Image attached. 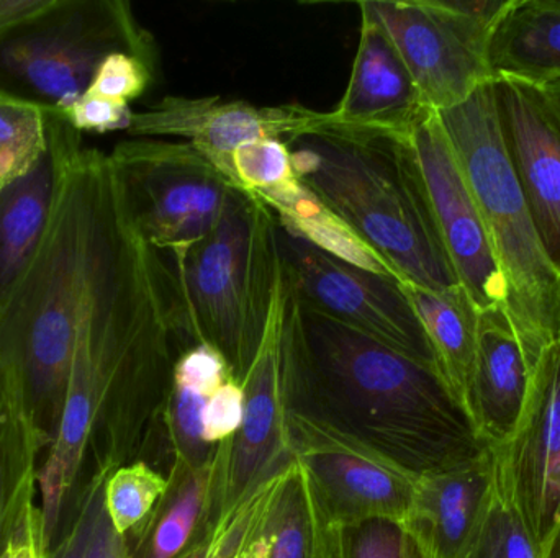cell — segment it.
I'll use <instances>...</instances> for the list:
<instances>
[{"label": "cell", "mask_w": 560, "mask_h": 558, "mask_svg": "<svg viewBox=\"0 0 560 558\" xmlns=\"http://www.w3.org/2000/svg\"><path fill=\"white\" fill-rule=\"evenodd\" d=\"M192 344L170 264L141 235L124 187L85 294L58 432L36 475L51 546L89 448L108 464L140 458Z\"/></svg>", "instance_id": "obj_1"}, {"label": "cell", "mask_w": 560, "mask_h": 558, "mask_svg": "<svg viewBox=\"0 0 560 558\" xmlns=\"http://www.w3.org/2000/svg\"><path fill=\"white\" fill-rule=\"evenodd\" d=\"M279 292L289 409L415 478L463 467L492 451L436 367L305 307L283 259Z\"/></svg>", "instance_id": "obj_2"}, {"label": "cell", "mask_w": 560, "mask_h": 558, "mask_svg": "<svg viewBox=\"0 0 560 558\" xmlns=\"http://www.w3.org/2000/svg\"><path fill=\"white\" fill-rule=\"evenodd\" d=\"M121 189L110 154L84 147L45 242L0 308V376L19 390L46 451L61 422L85 294Z\"/></svg>", "instance_id": "obj_3"}, {"label": "cell", "mask_w": 560, "mask_h": 558, "mask_svg": "<svg viewBox=\"0 0 560 558\" xmlns=\"http://www.w3.org/2000/svg\"><path fill=\"white\" fill-rule=\"evenodd\" d=\"M300 182L397 275L433 292L459 287L410 138L329 130L289 144Z\"/></svg>", "instance_id": "obj_4"}, {"label": "cell", "mask_w": 560, "mask_h": 558, "mask_svg": "<svg viewBox=\"0 0 560 558\" xmlns=\"http://www.w3.org/2000/svg\"><path fill=\"white\" fill-rule=\"evenodd\" d=\"M164 258L189 336L215 349L232 379L243 383L261 347L278 288L275 213L258 197L238 190L212 233Z\"/></svg>", "instance_id": "obj_5"}, {"label": "cell", "mask_w": 560, "mask_h": 558, "mask_svg": "<svg viewBox=\"0 0 560 558\" xmlns=\"http://www.w3.org/2000/svg\"><path fill=\"white\" fill-rule=\"evenodd\" d=\"M438 115L479 205L506 285L505 313L533 372L560 337V275L503 150L492 82Z\"/></svg>", "instance_id": "obj_6"}, {"label": "cell", "mask_w": 560, "mask_h": 558, "mask_svg": "<svg viewBox=\"0 0 560 558\" xmlns=\"http://www.w3.org/2000/svg\"><path fill=\"white\" fill-rule=\"evenodd\" d=\"M114 52L158 68L153 36L125 0H49L0 35V97L61 114L85 94Z\"/></svg>", "instance_id": "obj_7"}, {"label": "cell", "mask_w": 560, "mask_h": 558, "mask_svg": "<svg viewBox=\"0 0 560 558\" xmlns=\"http://www.w3.org/2000/svg\"><path fill=\"white\" fill-rule=\"evenodd\" d=\"M515 0H371L361 15L388 36L423 98L450 110L492 82L490 39Z\"/></svg>", "instance_id": "obj_8"}, {"label": "cell", "mask_w": 560, "mask_h": 558, "mask_svg": "<svg viewBox=\"0 0 560 558\" xmlns=\"http://www.w3.org/2000/svg\"><path fill=\"white\" fill-rule=\"evenodd\" d=\"M110 159L141 235L164 256L179 254L202 241L238 192L186 141H120Z\"/></svg>", "instance_id": "obj_9"}, {"label": "cell", "mask_w": 560, "mask_h": 558, "mask_svg": "<svg viewBox=\"0 0 560 558\" xmlns=\"http://www.w3.org/2000/svg\"><path fill=\"white\" fill-rule=\"evenodd\" d=\"M242 385L245 416L236 435L217 448L209 513L197 544L230 520L295 459L287 403L285 331L279 281L261 347Z\"/></svg>", "instance_id": "obj_10"}, {"label": "cell", "mask_w": 560, "mask_h": 558, "mask_svg": "<svg viewBox=\"0 0 560 558\" xmlns=\"http://www.w3.org/2000/svg\"><path fill=\"white\" fill-rule=\"evenodd\" d=\"M279 246L305 307L440 370L400 281L339 261L280 228Z\"/></svg>", "instance_id": "obj_11"}, {"label": "cell", "mask_w": 560, "mask_h": 558, "mask_svg": "<svg viewBox=\"0 0 560 558\" xmlns=\"http://www.w3.org/2000/svg\"><path fill=\"white\" fill-rule=\"evenodd\" d=\"M293 455L332 527L410 517L417 478L371 449L289 409Z\"/></svg>", "instance_id": "obj_12"}, {"label": "cell", "mask_w": 560, "mask_h": 558, "mask_svg": "<svg viewBox=\"0 0 560 558\" xmlns=\"http://www.w3.org/2000/svg\"><path fill=\"white\" fill-rule=\"evenodd\" d=\"M335 128L331 111H316L302 105L258 107L245 100L167 95L147 110L133 111L127 133L135 138L186 141L238 189L232 164L238 147L259 140L290 144Z\"/></svg>", "instance_id": "obj_13"}, {"label": "cell", "mask_w": 560, "mask_h": 558, "mask_svg": "<svg viewBox=\"0 0 560 558\" xmlns=\"http://www.w3.org/2000/svg\"><path fill=\"white\" fill-rule=\"evenodd\" d=\"M492 452L497 485L545 553L560 523V340L533 369L515 431Z\"/></svg>", "instance_id": "obj_14"}, {"label": "cell", "mask_w": 560, "mask_h": 558, "mask_svg": "<svg viewBox=\"0 0 560 558\" xmlns=\"http://www.w3.org/2000/svg\"><path fill=\"white\" fill-rule=\"evenodd\" d=\"M332 531L296 459L183 558H335Z\"/></svg>", "instance_id": "obj_15"}, {"label": "cell", "mask_w": 560, "mask_h": 558, "mask_svg": "<svg viewBox=\"0 0 560 558\" xmlns=\"http://www.w3.org/2000/svg\"><path fill=\"white\" fill-rule=\"evenodd\" d=\"M411 141L460 285L479 311L505 310V281L497 264L476 197L438 111H430L418 124Z\"/></svg>", "instance_id": "obj_16"}, {"label": "cell", "mask_w": 560, "mask_h": 558, "mask_svg": "<svg viewBox=\"0 0 560 558\" xmlns=\"http://www.w3.org/2000/svg\"><path fill=\"white\" fill-rule=\"evenodd\" d=\"M503 150L549 261L560 275V121L541 88L493 79Z\"/></svg>", "instance_id": "obj_17"}, {"label": "cell", "mask_w": 560, "mask_h": 558, "mask_svg": "<svg viewBox=\"0 0 560 558\" xmlns=\"http://www.w3.org/2000/svg\"><path fill=\"white\" fill-rule=\"evenodd\" d=\"M46 150L25 176L0 190V308L28 271L51 228L82 136L59 114H46Z\"/></svg>", "instance_id": "obj_18"}, {"label": "cell", "mask_w": 560, "mask_h": 558, "mask_svg": "<svg viewBox=\"0 0 560 558\" xmlns=\"http://www.w3.org/2000/svg\"><path fill=\"white\" fill-rule=\"evenodd\" d=\"M430 111L388 36L361 15L351 75L331 110L335 130L410 138Z\"/></svg>", "instance_id": "obj_19"}, {"label": "cell", "mask_w": 560, "mask_h": 558, "mask_svg": "<svg viewBox=\"0 0 560 558\" xmlns=\"http://www.w3.org/2000/svg\"><path fill=\"white\" fill-rule=\"evenodd\" d=\"M497 491L493 452L463 467L417 478L405 521L434 558H464Z\"/></svg>", "instance_id": "obj_20"}, {"label": "cell", "mask_w": 560, "mask_h": 558, "mask_svg": "<svg viewBox=\"0 0 560 558\" xmlns=\"http://www.w3.org/2000/svg\"><path fill=\"white\" fill-rule=\"evenodd\" d=\"M532 372L503 308L480 311L466 409L490 448L509 441L528 399Z\"/></svg>", "instance_id": "obj_21"}, {"label": "cell", "mask_w": 560, "mask_h": 558, "mask_svg": "<svg viewBox=\"0 0 560 558\" xmlns=\"http://www.w3.org/2000/svg\"><path fill=\"white\" fill-rule=\"evenodd\" d=\"M493 79L542 87L560 79V5L556 0H515L490 39Z\"/></svg>", "instance_id": "obj_22"}, {"label": "cell", "mask_w": 560, "mask_h": 558, "mask_svg": "<svg viewBox=\"0 0 560 558\" xmlns=\"http://www.w3.org/2000/svg\"><path fill=\"white\" fill-rule=\"evenodd\" d=\"M215 459V458H213ZM213 461L192 468L173 462L167 490L148 520L127 536L131 558H183L199 541L209 513Z\"/></svg>", "instance_id": "obj_23"}, {"label": "cell", "mask_w": 560, "mask_h": 558, "mask_svg": "<svg viewBox=\"0 0 560 558\" xmlns=\"http://www.w3.org/2000/svg\"><path fill=\"white\" fill-rule=\"evenodd\" d=\"M400 285L427 331L441 376L466 408L476 363L479 308L463 285L444 292L428 290L404 281Z\"/></svg>", "instance_id": "obj_24"}, {"label": "cell", "mask_w": 560, "mask_h": 558, "mask_svg": "<svg viewBox=\"0 0 560 558\" xmlns=\"http://www.w3.org/2000/svg\"><path fill=\"white\" fill-rule=\"evenodd\" d=\"M46 452L19 390L0 376V556L23 511L36 500L38 458Z\"/></svg>", "instance_id": "obj_25"}, {"label": "cell", "mask_w": 560, "mask_h": 558, "mask_svg": "<svg viewBox=\"0 0 560 558\" xmlns=\"http://www.w3.org/2000/svg\"><path fill=\"white\" fill-rule=\"evenodd\" d=\"M275 213L279 228L318 248L319 251L372 274L397 278L387 262L362 241L300 179L278 192L255 195ZM398 281V278H397Z\"/></svg>", "instance_id": "obj_26"}, {"label": "cell", "mask_w": 560, "mask_h": 558, "mask_svg": "<svg viewBox=\"0 0 560 558\" xmlns=\"http://www.w3.org/2000/svg\"><path fill=\"white\" fill-rule=\"evenodd\" d=\"M167 475L147 461L115 468L104 485V508L114 530L130 536L150 517L167 490Z\"/></svg>", "instance_id": "obj_27"}, {"label": "cell", "mask_w": 560, "mask_h": 558, "mask_svg": "<svg viewBox=\"0 0 560 558\" xmlns=\"http://www.w3.org/2000/svg\"><path fill=\"white\" fill-rule=\"evenodd\" d=\"M46 141V111L0 97V190L36 166Z\"/></svg>", "instance_id": "obj_28"}, {"label": "cell", "mask_w": 560, "mask_h": 558, "mask_svg": "<svg viewBox=\"0 0 560 558\" xmlns=\"http://www.w3.org/2000/svg\"><path fill=\"white\" fill-rule=\"evenodd\" d=\"M335 558H434L401 521L371 520L336 526Z\"/></svg>", "instance_id": "obj_29"}, {"label": "cell", "mask_w": 560, "mask_h": 558, "mask_svg": "<svg viewBox=\"0 0 560 558\" xmlns=\"http://www.w3.org/2000/svg\"><path fill=\"white\" fill-rule=\"evenodd\" d=\"M236 186L252 195L278 192L299 180L292 151L280 140H259L238 147L232 157Z\"/></svg>", "instance_id": "obj_30"}, {"label": "cell", "mask_w": 560, "mask_h": 558, "mask_svg": "<svg viewBox=\"0 0 560 558\" xmlns=\"http://www.w3.org/2000/svg\"><path fill=\"white\" fill-rule=\"evenodd\" d=\"M464 558H542L541 550L499 485L492 507Z\"/></svg>", "instance_id": "obj_31"}, {"label": "cell", "mask_w": 560, "mask_h": 558, "mask_svg": "<svg viewBox=\"0 0 560 558\" xmlns=\"http://www.w3.org/2000/svg\"><path fill=\"white\" fill-rule=\"evenodd\" d=\"M108 475L95 474L79 488L74 510L65 534H59L48 558H91L95 527L104 508V485Z\"/></svg>", "instance_id": "obj_32"}, {"label": "cell", "mask_w": 560, "mask_h": 558, "mask_svg": "<svg viewBox=\"0 0 560 558\" xmlns=\"http://www.w3.org/2000/svg\"><path fill=\"white\" fill-rule=\"evenodd\" d=\"M156 69L138 56L114 52L98 66L88 92L130 105L150 87Z\"/></svg>", "instance_id": "obj_33"}, {"label": "cell", "mask_w": 560, "mask_h": 558, "mask_svg": "<svg viewBox=\"0 0 560 558\" xmlns=\"http://www.w3.org/2000/svg\"><path fill=\"white\" fill-rule=\"evenodd\" d=\"M59 115L81 134H104L110 131H128L133 110L130 105L85 92Z\"/></svg>", "instance_id": "obj_34"}, {"label": "cell", "mask_w": 560, "mask_h": 558, "mask_svg": "<svg viewBox=\"0 0 560 558\" xmlns=\"http://www.w3.org/2000/svg\"><path fill=\"white\" fill-rule=\"evenodd\" d=\"M245 416V390L235 379H229L207 402L202 413L203 441L223 444L238 431Z\"/></svg>", "instance_id": "obj_35"}, {"label": "cell", "mask_w": 560, "mask_h": 558, "mask_svg": "<svg viewBox=\"0 0 560 558\" xmlns=\"http://www.w3.org/2000/svg\"><path fill=\"white\" fill-rule=\"evenodd\" d=\"M49 549L42 508L36 500L30 501L0 558H48Z\"/></svg>", "instance_id": "obj_36"}, {"label": "cell", "mask_w": 560, "mask_h": 558, "mask_svg": "<svg viewBox=\"0 0 560 558\" xmlns=\"http://www.w3.org/2000/svg\"><path fill=\"white\" fill-rule=\"evenodd\" d=\"M91 558H131L127 537L120 536L114 530L107 513H105V508H102L97 527H95Z\"/></svg>", "instance_id": "obj_37"}, {"label": "cell", "mask_w": 560, "mask_h": 558, "mask_svg": "<svg viewBox=\"0 0 560 558\" xmlns=\"http://www.w3.org/2000/svg\"><path fill=\"white\" fill-rule=\"evenodd\" d=\"M49 0H0V35L42 12Z\"/></svg>", "instance_id": "obj_38"}, {"label": "cell", "mask_w": 560, "mask_h": 558, "mask_svg": "<svg viewBox=\"0 0 560 558\" xmlns=\"http://www.w3.org/2000/svg\"><path fill=\"white\" fill-rule=\"evenodd\" d=\"M539 88H541L549 107L552 108V111H555L556 117H558L560 121V79L559 81L549 82V84L542 85V87Z\"/></svg>", "instance_id": "obj_39"}, {"label": "cell", "mask_w": 560, "mask_h": 558, "mask_svg": "<svg viewBox=\"0 0 560 558\" xmlns=\"http://www.w3.org/2000/svg\"><path fill=\"white\" fill-rule=\"evenodd\" d=\"M542 558H560V523L556 527L555 534L549 539L548 546H546Z\"/></svg>", "instance_id": "obj_40"}, {"label": "cell", "mask_w": 560, "mask_h": 558, "mask_svg": "<svg viewBox=\"0 0 560 558\" xmlns=\"http://www.w3.org/2000/svg\"><path fill=\"white\" fill-rule=\"evenodd\" d=\"M556 2H558V3H559V5H560V0H556Z\"/></svg>", "instance_id": "obj_41"}, {"label": "cell", "mask_w": 560, "mask_h": 558, "mask_svg": "<svg viewBox=\"0 0 560 558\" xmlns=\"http://www.w3.org/2000/svg\"><path fill=\"white\" fill-rule=\"evenodd\" d=\"M559 340H560V337H559Z\"/></svg>", "instance_id": "obj_42"}]
</instances>
